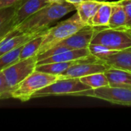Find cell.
Returning <instances> with one entry per match:
<instances>
[{
  "instance_id": "obj_1",
  "label": "cell",
  "mask_w": 131,
  "mask_h": 131,
  "mask_svg": "<svg viewBox=\"0 0 131 131\" xmlns=\"http://www.w3.org/2000/svg\"><path fill=\"white\" fill-rule=\"evenodd\" d=\"M74 10H76V7L66 0L50 3L15 26L7 35L15 36L20 34L43 31L64 15Z\"/></svg>"
},
{
  "instance_id": "obj_2",
  "label": "cell",
  "mask_w": 131,
  "mask_h": 131,
  "mask_svg": "<svg viewBox=\"0 0 131 131\" xmlns=\"http://www.w3.org/2000/svg\"><path fill=\"white\" fill-rule=\"evenodd\" d=\"M85 24L81 20L78 14L76 13L69 18L58 23L55 26L48 28L44 35L43 41L38 54L54 47L62 40L78 31Z\"/></svg>"
},
{
  "instance_id": "obj_3",
  "label": "cell",
  "mask_w": 131,
  "mask_h": 131,
  "mask_svg": "<svg viewBox=\"0 0 131 131\" xmlns=\"http://www.w3.org/2000/svg\"><path fill=\"white\" fill-rule=\"evenodd\" d=\"M97 30L91 44L105 46L114 51H123L131 48V29L96 27Z\"/></svg>"
},
{
  "instance_id": "obj_4",
  "label": "cell",
  "mask_w": 131,
  "mask_h": 131,
  "mask_svg": "<svg viewBox=\"0 0 131 131\" xmlns=\"http://www.w3.org/2000/svg\"><path fill=\"white\" fill-rule=\"evenodd\" d=\"M93 89L84 84L80 78L58 79L53 84L38 91L32 98L59 95H84L91 97Z\"/></svg>"
},
{
  "instance_id": "obj_5",
  "label": "cell",
  "mask_w": 131,
  "mask_h": 131,
  "mask_svg": "<svg viewBox=\"0 0 131 131\" xmlns=\"http://www.w3.org/2000/svg\"><path fill=\"white\" fill-rule=\"evenodd\" d=\"M58 80V76L38 71H33L12 92V97L25 102L32 98L38 91L53 84Z\"/></svg>"
},
{
  "instance_id": "obj_6",
  "label": "cell",
  "mask_w": 131,
  "mask_h": 131,
  "mask_svg": "<svg viewBox=\"0 0 131 131\" xmlns=\"http://www.w3.org/2000/svg\"><path fill=\"white\" fill-rule=\"evenodd\" d=\"M37 62L38 58L37 55H35L28 58L20 60L2 71L6 82L12 88V91L22 81L35 71Z\"/></svg>"
},
{
  "instance_id": "obj_7",
  "label": "cell",
  "mask_w": 131,
  "mask_h": 131,
  "mask_svg": "<svg viewBox=\"0 0 131 131\" xmlns=\"http://www.w3.org/2000/svg\"><path fill=\"white\" fill-rule=\"evenodd\" d=\"M92 97H96L114 104L131 106V89L105 86L94 89Z\"/></svg>"
},
{
  "instance_id": "obj_8",
  "label": "cell",
  "mask_w": 131,
  "mask_h": 131,
  "mask_svg": "<svg viewBox=\"0 0 131 131\" xmlns=\"http://www.w3.org/2000/svg\"><path fill=\"white\" fill-rule=\"evenodd\" d=\"M50 4L45 0H21L15 7V13L8 23V33L12 29L29 18L31 15Z\"/></svg>"
},
{
  "instance_id": "obj_9",
  "label": "cell",
  "mask_w": 131,
  "mask_h": 131,
  "mask_svg": "<svg viewBox=\"0 0 131 131\" xmlns=\"http://www.w3.org/2000/svg\"><path fill=\"white\" fill-rule=\"evenodd\" d=\"M111 68L107 63L102 60H97L93 62L79 63L70 67L64 72L60 74L58 79L64 78H81L95 73L104 72Z\"/></svg>"
},
{
  "instance_id": "obj_10",
  "label": "cell",
  "mask_w": 131,
  "mask_h": 131,
  "mask_svg": "<svg viewBox=\"0 0 131 131\" xmlns=\"http://www.w3.org/2000/svg\"><path fill=\"white\" fill-rule=\"evenodd\" d=\"M96 30V27L87 24L80 28L78 31L62 40L54 46L67 47L71 50L87 48L91 44V39L93 38Z\"/></svg>"
},
{
  "instance_id": "obj_11",
  "label": "cell",
  "mask_w": 131,
  "mask_h": 131,
  "mask_svg": "<svg viewBox=\"0 0 131 131\" xmlns=\"http://www.w3.org/2000/svg\"><path fill=\"white\" fill-rule=\"evenodd\" d=\"M99 59L95 58L94 55H90L88 58H81L78 60L70 61H64V62H54L45 64H39L36 66L35 70L48 74H51L54 75H59L60 74L68 70L70 67L79 64V63H84V62H93L96 61Z\"/></svg>"
},
{
  "instance_id": "obj_12",
  "label": "cell",
  "mask_w": 131,
  "mask_h": 131,
  "mask_svg": "<svg viewBox=\"0 0 131 131\" xmlns=\"http://www.w3.org/2000/svg\"><path fill=\"white\" fill-rule=\"evenodd\" d=\"M46 30L31 34H20L15 36H5L2 40H0V56L25 45L30 40L44 33Z\"/></svg>"
},
{
  "instance_id": "obj_13",
  "label": "cell",
  "mask_w": 131,
  "mask_h": 131,
  "mask_svg": "<svg viewBox=\"0 0 131 131\" xmlns=\"http://www.w3.org/2000/svg\"><path fill=\"white\" fill-rule=\"evenodd\" d=\"M90 55H91V54L88 48H81V49H73V50L66 51L60 54L48 57L47 58L38 61L37 65L54 63V62H64V61H74V60H78L81 58H88Z\"/></svg>"
},
{
  "instance_id": "obj_14",
  "label": "cell",
  "mask_w": 131,
  "mask_h": 131,
  "mask_svg": "<svg viewBox=\"0 0 131 131\" xmlns=\"http://www.w3.org/2000/svg\"><path fill=\"white\" fill-rule=\"evenodd\" d=\"M109 86L116 88H124L131 89V72L111 67L104 71Z\"/></svg>"
},
{
  "instance_id": "obj_15",
  "label": "cell",
  "mask_w": 131,
  "mask_h": 131,
  "mask_svg": "<svg viewBox=\"0 0 131 131\" xmlns=\"http://www.w3.org/2000/svg\"><path fill=\"white\" fill-rule=\"evenodd\" d=\"M103 61L111 67L131 72V48L119 51L107 57Z\"/></svg>"
},
{
  "instance_id": "obj_16",
  "label": "cell",
  "mask_w": 131,
  "mask_h": 131,
  "mask_svg": "<svg viewBox=\"0 0 131 131\" xmlns=\"http://www.w3.org/2000/svg\"><path fill=\"white\" fill-rule=\"evenodd\" d=\"M103 3L95 0H84L76 7L77 13L81 20L87 25Z\"/></svg>"
},
{
  "instance_id": "obj_17",
  "label": "cell",
  "mask_w": 131,
  "mask_h": 131,
  "mask_svg": "<svg viewBox=\"0 0 131 131\" xmlns=\"http://www.w3.org/2000/svg\"><path fill=\"white\" fill-rule=\"evenodd\" d=\"M112 9L111 2H104L98 8L94 15L91 18L88 25L94 27L106 28L108 27Z\"/></svg>"
},
{
  "instance_id": "obj_18",
  "label": "cell",
  "mask_w": 131,
  "mask_h": 131,
  "mask_svg": "<svg viewBox=\"0 0 131 131\" xmlns=\"http://www.w3.org/2000/svg\"><path fill=\"white\" fill-rule=\"evenodd\" d=\"M112 9L108 27L111 28H126V15L123 6L118 2H111Z\"/></svg>"
},
{
  "instance_id": "obj_19",
  "label": "cell",
  "mask_w": 131,
  "mask_h": 131,
  "mask_svg": "<svg viewBox=\"0 0 131 131\" xmlns=\"http://www.w3.org/2000/svg\"><path fill=\"white\" fill-rule=\"evenodd\" d=\"M45 32H46V31L44 33L38 35L37 37L30 40L29 41H28L27 43H25L24 45V46L21 51L20 60H23L25 58H31L35 55H38V53L39 48L41 45L44 35L45 34Z\"/></svg>"
},
{
  "instance_id": "obj_20",
  "label": "cell",
  "mask_w": 131,
  "mask_h": 131,
  "mask_svg": "<svg viewBox=\"0 0 131 131\" xmlns=\"http://www.w3.org/2000/svg\"><path fill=\"white\" fill-rule=\"evenodd\" d=\"M80 79L84 84L89 86L93 90L109 85L108 80L104 74V72L92 74L88 76L82 77Z\"/></svg>"
},
{
  "instance_id": "obj_21",
  "label": "cell",
  "mask_w": 131,
  "mask_h": 131,
  "mask_svg": "<svg viewBox=\"0 0 131 131\" xmlns=\"http://www.w3.org/2000/svg\"><path fill=\"white\" fill-rule=\"evenodd\" d=\"M15 9V5L0 9V40L8 34V23L14 15Z\"/></svg>"
},
{
  "instance_id": "obj_22",
  "label": "cell",
  "mask_w": 131,
  "mask_h": 131,
  "mask_svg": "<svg viewBox=\"0 0 131 131\" xmlns=\"http://www.w3.org/2000/svg\"><path fill=\"white\" fill-rule=\"evenodd\" d=\"M24 45L0 56V71L20 61V54Z\"/></svg>"
},
{
  "instance_id": "obj_23",
  "label": "cell",
  "mask_w": 131,
  "mask_h": 131,
  "mask_svg": "<svg viewBox=\"0 0 131 131\" xmlns=\"http://www.w3.org/2000/svg\"><path fill=\"white\" fill-rule=\"evenodd\" d=\"M88 49L92 55H94L97 59L102 61L107 57L117 52V51H114L105 46L97 44H90L88 46Z\"/></svg>"
},
{
  "instance_id": "obj_24",
  "label": "cell",
  "mask_w": 131,
  "mask_h": 131,
  "mask_svg": "<svg viewBox=\"0 0 131 131\" xmlns=\"http://www.w3.org/2000/svg\"><path fill=\"white\" fill-rule=\"evenodd\" d=\"M12 88L8 85L2 71H0V100L12 97Z\"/></svg>"
},
{
  "instance_id": "obj_25",
  "label": "cell",
  "mask_w": 131,
  "mask_h": 131,
  "mask_svg": "<svg viewBox=\"0 0 131 131\" xmlns=\"http://www.w3.org/2000/svg\"><path fill=\"white\" fill-rule=\"evenodd\" d=\"M124 8L126 15V28L131 29V0L117 1Z\"/></svg>"
},
{
  "instance_id": "obj_26",
  "label": "cell",
  "mask_w": 131,
  "mask_h": 131,
  "mask_svg": "<svg viewBox=\"0 0 131 131\" xmlns=\"http://www.w3.org/2000/svg\"><path fill=\"white\" fill-rule=\"evenodd\" d=\"M21 0H0V9L15 5Z\"/></svg>"
},
{
  "instance_id": "obj_27",
  "label": "cell",
  "mask_w": 131,
  "mask_h": 131,
  "mask_svg": "<svg viewBox=\"0 0 131 131\" xmlns=\"http://www.w3.org/2000/svg\"><path fill=\"white\" fill-rule=\"evenodd\" d=\"M68 2H69V3H71V4H73L75 7H77L80 3H81L82 2H84V0H66Z\"/></svg>"
},
{
  "instance_id": "obj_28",
  "label": "cell",
  "mask_w": 131,
  "mask_h": 131,
  "mask_svg": "<svg viewBox=\"0 0 131 131\" xmlns=\"http://www.w3.org/2000/svg\"><path fill=\"white\" fill-rule=\"evenodd\" d=\"M47 2H48L49 3H54V2H61L62 0H45Z\"/></svg>"
},
{
  "instance_id": "obj_29",
  "label": "cell",
  "mask_w": 131,
  "mask_h": 131,
  "mask_svg": "<svg viewBox=\"0 0 131 131\" xmlns=\"http://www.w3.org/2000/svg\"><path fill=\"white\" fill-rule=\"evenodd\" d=\"M95 1H97V2H107V0H95Z\"/></svg>"
}]
</instances>
